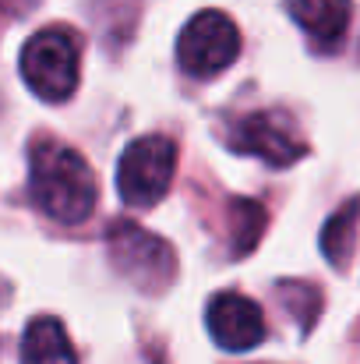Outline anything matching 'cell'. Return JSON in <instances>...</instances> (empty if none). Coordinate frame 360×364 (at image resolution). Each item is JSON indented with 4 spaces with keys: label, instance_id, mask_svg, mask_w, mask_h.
I'll return each instance as SVG.
<instances>
[{
    "label": "cell",
    "instance_id": "1",
    "mask_svg": "<svg viewBox=\"0 0 360 364\" xmlns=\"http://www.w3.org/2000/svg\"><path fill=\"white\" fill-rule=\"evenodd\" d=\"M28 191L32 202L57 223H82L96 209V173L64 141L36 138L28 152Z\"/></svg>",
    "mask_w": 360,
    "mask_h": 364
},
{
    "label": "cell",
    "instance_id": "2",
    "mask_svg": "<svg viewBox=\"0 0 360 364\" xmlns=\"http://www.w3.org/2000/svg\"><path fill=\"white\" fill-rule=\"evenodd\" d=\"M78 68L82 50L71 28H43L21 50V78L46 103L71 100L78 89Z\"/></svg>",
    "mask_w": 360,
    "mask_h": 364
},
{
    "label": "cell",
    "instance_id": "3",
    "mask_svg": "<svg viewBox=\"0 0 360 364\" xmlns=\"http://www.w3.org/2000/svg\"><path fill=\"white\" fill-rule=\"evenodd\" d=\"M177 170V141L166 134H145L134 138L117 166V191L120 198L134 209L156 205L173 181Z\"/></svg>",
    "mask_w": 360,
    "mask_h": 364
},
{
    "label": "cell",
    "instance_id": "4",
    "mask_svg": "<svg viewBox=\"0 0 360 364\" xmlns=\"http://www.w3.org/2000/svg\"><path fill=\"white\" fill-rule=\"evenodd\" d=\"M240 53V32L234 18H227L223 11H202L195 14L180 39H177V60L187 75L195 78H212L219 71H227Z\"/></svg>",
    "mask_w": 360,
    "mask_h": 364
},
{
    "label": "cell",
    "instance_id": "5",
    "mask_svg": "<svg viewBox=\"0 0 360 364\" xmlns=\"http://www.w3.org/2000/svg\"><path fill=\"white\" fill-rule=\"evenodd\" d=\"M107 244H110V258L117 272H124L141 290H163L177 269L170 244L134 223H114V230L107 234Z\"/></svg>",
    "mask_w": 360,
    "mask_h": 364
},
{
    "label": "cell",
    "instance_id": "6",
    "mask_svg": "<svg viewBox=\"0 0 360 364\" xmlns=\"http://www.w3.org/2000/svg\"><path fill=\"white\" fill-rule=\"evenodd\" d=\"M230 149L265 159L268 166H290L307 152V145L297 138L290 121L276 110H258V114L240 117L230 131Z\"/></svg>",
    "mask_w": 360,
    "mask_h": 364
},
{
    "label": "cell",
    "instance_id": "7",
    "mask_svg": "<svg viewBox=\"0 0 360 364\" xmlns=\"http://www.w3.org/2000/svg\"><path fill=\"white\" fill-rule=\"evenodd\" d=\"M205 322H209V333L219 347L227 350H251L265 340V315L261 308L244 297L237 290H227V294H216L209 301V311H205Z\"/></svg>",
    "mask_w": 360,
    "mask_h": 364
},
{
    "label": "cell",
    "instance_id": "8",
    "mask_svg": "<svg viewBox=\"0 0 360 364\" xmlns=\"http://www.w3.org/2000/svg\"><path fill=\"white\" fill-rule=\"evenodd\" d=\"M286 11L322 50H332L350 25V0H286Z\"/></svg>",
    "mask_w": 360,
    "mask_h": 364
},
{
    "label": "cell",
    "instance_id": "9",
    "mask_svg": "<svg viewBox=\"0 0 360 364\" xmlns=\"http://www.w3.org/2000/svg\"><path fill=\"white\" fill-rule=\"evenodd\" d=\"M21 364H78V354L57 318H36L25 326Z\"/></svg>",
    "mask_w": 360,
    "mask_h": 364
},
{
    "label": "cell",
    "instance_id": "10",
    "mask_svg": "<svg viewBox=\"0 0 360 364\" xmlns=\"http://www.w3.org/2000/svg\"><path fill=\"white\" fill-rule=\"evenodd\" d=\"M265 209L254 198H230V244H234V258L251 255L261 234H265Z\"/></svg>",
    "mask_w": 360,
    "mask_h": 364
},
{
    "label": "cell",
    "instance_id": "11",
    "mask_svg": "<svg viewBox=\"0 0 360 364\" xmlns=\"http://www.w3.org/2000/svg\"><path fill=\"white\" fill-rule=\"evenodd\" d=\"M360 223V198L347 202L343 209H336L322 230V251L332 265H347L350 258V247H354V234H357Z\"/></svg>",
    "mask_w": 360,
    "mask_h": 364
},
{
    "label": "cell",
    "instance_id": "12",
    "mask_svg": "<svg viewBox=\"0 0 360 364\" xmlns=\"http://www.w3.org/2000/svg\"><path fill=\"white\" fill-rule=\"evenodd\" d=\"M279 297H283V304L297 315L300 329L307 333V329L315 326L318 311H322V294H318L311 283H279Z\"/></svg>",
    "mask_w": 360,
    "mask_h": 364
},
{
    "label": "cell",
    "instance_id": "13",
    "mask_svg": "<svg viewBox=\"0 0 360 364\" xmlns=\"http://www.w3.org/2000/svg\"><path fill=\"white\" fill-rule=\"evenodd\" d=\"M36 7H39V0H0V18H21Z\"/></svg>",
    "mask_w": 360,
    "mask_h": 364
}]
</instances>
